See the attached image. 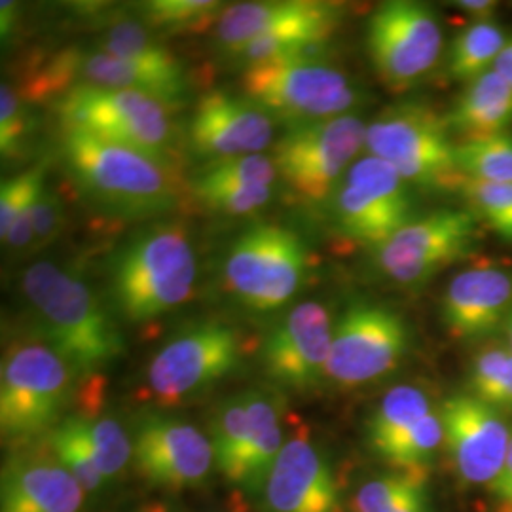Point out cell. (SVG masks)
Wrapping results in <instances>:
<instances>
[{"label":"cell","instance_id":"obj_7","mask_svg":"<svg viewBox=\"0 0 512 512\" xmlns=\"http://www.w3.org/2000/svg\"><path fill=\"white\" fill-rule=\"evenodd\" d=\"M167 110L169 107L160 99L147 93L92 86L71 88L55 103L63 129L133 148L164 164L173 147Z\"/></svg>","mask_w":512,"mask_h":512},{"label":"cell","instance_id":"obj_18","mask_svg":"<svg viewBox=\"0 0 512 512\" xmlns=\"http://www.w3.org/2000/svg\"><path fill=\"white\" fill-rule=\"evenodd\" d=\"M334 323L317 302L296 306L264 340L262 365L275 384L306 391L327 378Z\"/></svg>","mask_w":512,"mask_h":512},{"label":"cell","instance_id":"obj_33","mask_svg":"<svg viewBox=\"0 0 512 512\" xmlns=\"http://www.w3.org/2000/svg\"><path fill=\"white\" fill-rule=\"evenodd\" d=\"M220 14L222 4L213 0H152L143 6L148 27L167 33L200 31Z\"/></svg>","mask_w":512,"mask_h":512},{"label":"cell","instance_id":"obj_37","mask_svg":"<svg viewBox=\"0 0 512 512\" xmlns=\"http://www.w3.org/2000/svg\"><path fill=\"white\" fill-rule=\"evenodd\" d=\"M277 169L274 160L262 154L213 162L203 169L196 181L211 184H251L274 186Z\"/></svg>","mask_w":512,"mask_h":512},{"label":"cell","instance_id":"obj_29","mask_svg":"<svg viewBox=\"0 0 512 512\" xmlns=\"http://www.w3.org/2000/svg\"><path fill=\"white\" fill-rule=\"evenodd\" d=\"M507 37L495 19L473 21L452 40L448 52V73L459 82L471 84L494 71Z\"/></svg>","mask_w":512,"mask_h":512},{"label":"cell","instance_id":"obj_30","mask_svg":"<svg viewBox=\"0 0 512 512\" xmlns=\"http://www.w3.org/2000/svg\"><path fill=\"white\" fill-rule=\"evenodd\" d=\"M459 173L488 183L512 184V133L459 141Z\"/></svg>","mask_w":512,"mask_h":512},{"label":"cell","instance_id":"obj_1","mask_svg":"<svg viewBox=\"0 0 512 512\" xmlns=\"http://www.w3.org/2000/svg\"><path fill=\"white\" fill-rule=\"evenodd\" d=\"M23 291L38 327L76 374H95L124 353V336L80 277L37 262L23 275Z\"/></svg>","mask_w":512,"mask_h":512},{"label":"cell","instance_id":"obj_15","mask_svg":"<svg viewBox=\"0 0 512 512\" xmlns=\"http://www.w3.org/2000/svg\"><path fill=\"white\" fill-rule=\"evenodd\" d=\"M133 467L156 488L181 492L200 488L215 469L209 435L188 421L147 414L133 433Z\"/></svg>","mask_w":512,"mask_h":512},{"label":"cell","instance_id":"obj_14","mask_svg":"<svg viewBox=\"0 0 512 512\" xmlns=\"http://www.w3.org/2000/svg\"><path fill=\"white\" fill-rule=\"evenodd\" d=\"M478 217L471 209H440L412 219L376 255L385 274L401 285H421L473 251Z\"/></svg>","mask_w":512,"mask_h":512},{"label":"cell","instance_id":"obj_25","mask_svg":"<svg viewBox=\"0 0 512 512\" xmlns=\"http://www.w3.org/2000/svg\"><path fill=\"white\" fill-rule=\"evenodd\" d=\"M311 2L313 0H266L232 4L222 10L213 27V38L222 52L236 55L249 42L308 12Z\"/></svg>","mask_w":512,"mask_h":512},{"label":"cell","instance_id":"obj_3","mask_svg":"<svg viewBox=\"0 0 512 512\" xmlns=\"http://www.w3.org/2000/svg\"><path fill=\"white\" fill-rule=\"evenodd\" d=\"M196 283V255L181 222H156L124 243L110 264V293L133 323L181 306Z\"/></svg>","mask_w":512,"mask_h":512},{"label":"cell","instance_id":"obj_17","mask_svg":"<svg viewBox=\"0 0 512 512\" xmlns=\"http://www.w3.org/2000/svg\"><path fill=\"white\" fill-rule=\"evenodd\" d=\"M48 448L86 494L103 492L133 461V440L110 416L73 414L48 433Z\"/></svg>","mask_w":512,"mask_h":512},{"label":"cell","instance_id":"obj_42","mask_svg":"<svg viewBox=\"0 0 512 512\" xmlns=\"http://www.w3.org/2000/svg\"><path fill=\"white\" fill-rule=\"evenodd\" d=\"M494 71L512 88V35L511 38H507L501 54L497 57Z\"/></svg>","mask_w":512,"mask_h":512},{"label":"cell","instance_id":"obj_13","mask_svg":"<svg viewBox=\"0 0 512 512\" xmlns=\"http://www.w3.org/2000/svg\"><path fill=\"white\" fill-rule=\"evenodd\" d=\"M408 346L410 332L399 313L357 302L334 323L327 378L340 387L378 382L399 366Z\"/></svg>","mask_w":512,"mask_h":512},{"label":"cell","instance_id":"obj_9","mask_svg":"<svg viewBox=\"0 0 512 512\" xmlns=\"http://www.w3.org/2000/svg\"><path fill=\"white\" fill-rule=\"evenodd\" d=\"M304 272L306 247L302 239L277 224L247 230L232 245L224 264L230 291L247 308L258 311L285 306L300 289Z\"/></svg>","mask_w":512,"mask_h":512},{"label":"cell","instance_id":"obj_47","mask_svg":"<svg viewBox=\"0 0 512 512\" xmlns=\"http://www.w3.org/2000/svg\"><path fill=\"white\" fill-rule=\"evenodd\" d=\"M228 512H249V511H241V509H232V511H228Z\"/></svg>","mask_w":512,"mask_h":512},{"label":"cell","instance_id":"obj_32","mask_svg":"<svg viewBox=\"0 0 512 512\" xmlns=\"http://www.w3.org/2000/svg\"><path fill=\"white\" fill-rule=\"evenodd\" d=\"M97 50L116 55V57L131 59V61L154 63V65H169L179 61L160 44V40L150 35L147 27L135 21H116L114 25H110L103 35H99Z\"/></svg>","mask_w":512,"mask_h":512},{"label":"cell","instance_id":"obj_28","mask_svg":"<svg viewBox=\"0 0 512 512\" xmlns=\"http://www.w3.org/2000/svg\"><path fill=\"white\" fill-rule=\"evenodd\" d=\"M44 167L35 165L2 183L0 188V236L12 249H33V209L44 184Z\"/></svg>","mask_w":512,"mask_h":512},{"label":"cell","instance_id":"obj_45","mask_svg":"<svg viewBox=\"0 0 512 512\" xmlns=\"http://www.w3.org/2000/svg\"><path fill=\"white\" fill-rule=\"evenodd\" d=\"M497 512H512V497L509 501H505V503L497 505Z\"/></svg>","mask_w":512,"mask_h":512},{"label":"cell","instance_id":"obj_31","mask_svg":"<svg viewBox=\"0 0 512 512\" xmlns=\"http://www.w3.org/2000/svg\"><path fill=\"white\" fill-rule=\"evenodd\" d=\"M471 395L499 412H512V351L482 349L471 365Z\"/></svg>","mask_w":512,"mask_h":512},{"label":"cell","instance_id":"obj_8","mask_svg":"<svg viewBox=\"0 0 512 512\" xmlns=\"http://www.w3.org/2000/svg\"><path fill=\"white\" fill-rule=\"evenodd\" d=\"M365 122L353 112L287 129L274 147L277 175L302 200L334 198L355 156L365 147Z\"/></svg>","mask_w":512,"mask_h":512},{"label":"cell","instance_id":"obj_11","mask_svg":"<svg viewBox=\"0 0 512 512\" xmlns=\"http://www.w3.org/2000/svg\"><path fill=\"white\" fill-rule=\"evenodd\" d=\"M332 215L344 238L378 251L412 220L408 183L393 165L368 154L349 167L332 198Z\"/></svg>","mask_w":512,"mask_h":512},{"label":"cell","instance_id":"obj_6","mask_svg":"<svg viewBox=\"0 0 512 512\" xmlns=\"http://www.w3.org/2000/svg\"><path fill=\"white\" fill-rule=\"evenodd\" d=\"M456 145L446 114L423 103L389 107L366 128L372 156L393 165L406 183L431 190H458Z\"/></svg>","mask_w":512,"mask_h":512},{"label":"cell","instance_id":"obj_27","mask_svg":"<svg viewBox=\"0 0 512 512\" xmlns=\"http://www.w3.org/2000/svg\"><path fill=\"white\" fill-rule=\"evenodd\" d=\"M429 469H393L351 497V512H431Z\"/></svg>","mask_w":512,"mask_h":512},{"label":"cell","instance_id":"obj_44","mask_svg":"<svg viewBox=\"0 0 512 512\" xmlns=\"http://www.w3.org/2000/svg\"><path fill=\"white\" fill-rule=\"evenodd\" d=\"M133 512H171V509L164 505V503H158V501H152V503H147V505H143V507H139L137 511Z\"/></svg>","mask_w":512,"mask_h":512},{"label":"cell","instance_id":"obj_26","mask_svg":"<svg viewBox=\"0 0 512 512\" xmlns=\"http://www.w3.org/2000/svg\"><path fill=\"white\" fill-rule=\"evenodd\" d=\"M435 408L416 385H397L374 408L366 421V440L370 450L385 459L391 450Z\"/></svg>","mask_w":512,"mask_h":512},{"label":"cell","instance_id":"obj_34","mask_svg":"<svg viewBox=\"0 0 512 512\" xmlns=\"http://www.w3.org/2000/svg\"><path fill=\"white\" fill-rule=\"evenodd\" d=\"M458 190L478 220L486 222L499 238L512 243V184L461 177Z\"/></svg>","mask_w":512,"mask_h":512},{"label":"cell","instance_id":"obj_35","mask_svg":"<svg viewBox=\"0 0 512 512\" xmlns=\"http://www.w3.org/2000/svg\"><path fill=\"white\" fill-rule=\"evenodd\" d=\"M442 444V420L439 410H433L391 450V454L384 461L393 469H429Z\"/></svg>","mask_w":512,"mask_h":512},{"label":"cell","instance_id":"obj_21","mask_svg":"<svg viewBox=\"0 0 512 512\" xmlns=\"http://www.w3.org/2000/svg\"><path fill=\"white\" fill-rule=\"evenodd\" d=\"M258 495L264 512H342L329 459L304 437L287 440Z\"/></svg>","mask_w":512,"mask_h":512},{"label":"cell","instance_id":"obj_16","mask_svg":"<svg viewBox=\"0 0 512 512\" xmlns=\"http://www.w3.org/2000/svg\"><path fill=\"white\" fill-rule=\"evenodd\" d=\"M40 88L44 92H69L76 86L107 90H133L160 99L169 109L179 105L186 95L183 65H154L131 61L105 52H61L42 71Z\"/></svg>","mask_w":512,"mask_h":512},{"label":"cell","instance_id":"obj_46","mask_svg":"<svg viewBox=\"0 0 512 512\" xmlns=\"http://www.w3.org/2000/svg\"><path fill=\"white\" fill-rule=\"evenodd\" d=\"M509 340H511V351H512V313L509 317Z\"/></svg>","mask_w":512,"mask_h":512},{"label":"cell","instance_id":"obj_23","mask_svg":"<svg viewBox=\"0 0 512 512\" xmlns=\"http://www.w3.org/2000/svg\"><path fill=\"white\" fill-rule=\"evenodd\" d=\"M86 490L52 454L6 461L0 512H84Z\"/></svg>","mask_w":512,"mask_h":512},{"label":"cell","instance_id":"obj_41","mask_svg":"<svg viewBox=\"0 0 512 512\" xmlns=\"http://www.w3.org/2000/svg\"><path fill=\"white\" fill-rule=\"evenodd\" d=\"M456 6H459V10H463L465 14L473 16L475 21L494 19L495 8H497V4L490 0H461Z\"/></svg>","mask_w":512,"mask_h":512},{"label":"cell","instance_id":"obj_40","mask_svg":"<svg viewBox=\"0 0 512 512\" xmlns=\"http://www.w3.org/2000/svg\"><path fill=\"white\" fill-rule=\"evenodd\" d=\"M488 490H490V494L497 501V505L509 501L512 497V440L509 452L505 456V461H503L497 476L490 482Z\"/></svg>","mask_w":512,"mask_h":512},{"label":"cell","instance_id":"obj_5","mask_svg":"<svg viewBox=\"0 0 512 512\" xmlns=\"http://www.w3.org/2000/svg\"><path fill=\"white\" fill-rule=\"evenodd\" d=\"M74 370L46 342H19L0 368L2 437L27 442L48 435L69 406Z\"/></svg>","mask_w":512,"mask_h":512},{"label":"cell","instance_id":"obj_19","mask_svg":"<svg viewBox=\"0 0 512 512\" xmlns=\"http://www.w3.org/2000/svg\"><path fill=\"white\" fill-rule=\"evenodd\" d=\"M444 446L467 484L490 486L511 446V429L501 412L480 399L454 395L439 410Z\"/></svg>","mask_w":512,"mask_h":512},{"label":"cell","instance_id":"obj_39","mask_svg":"<svg viewBox=\"0 0 512 512\" xmlns=\"http://www.w3.org/2000/svg\"><path fill=\"white\" fill-rule=\"evenodd\" d=\"M65 209L59 194L44 186L33 209V249L50 245L63 230Z\"/></svg>","mask_w":512,"mask_h":512},{"label":"cell","instance_id":"obj_24","mask_svg":"<svg viewBox=\"0 0 512 512\" xmlns=\"http://www.w3.org/2000/svg\"><path fill=\"white\" fill-rule=\"evenodd\" d=\"M452 135L461 141L509 133L512 126V88L495 71L467 84L446 114Z\"/></svg>","mask_w":512,"mask_h":512},{"label":"cell","instance_id":"obj_43","mask_svg":"<svg viewBox=\"0 0 512 512\" xmlns=\"http://www.w3.org/2000/svg\"><path fill=\"white\" fill-rule=\"evenodd\" d=\"M0 33L2 38L8 37L16 25V14H18V4L16 2H2L0 4Z\"/></svg>","mask_w":512,"mask_h":512},{"label":"cell","instance_id":"obj_12","mask_svg":"<svg viewBox=\"0 0 512 512\" xmlns=\"http://www.w3.org/2000/svg\"><path fill=\"white\" fill-rule=\"evenodd\" d=\"M366 46L374 71L385 86L403 92L429 73L439 59V18L427 4L389 0L368 19Z\"/></svg>","mask_w":512,"mask_h":512},{"label":"cell","instance_id":"obj_4","mask_svg":"<svg viewBox=\"0 0 512 512\" xmlns=\"http://www.w3.org/2000/svg\"><path fill=\"white\" fill-rule=\"evenodd\" d=\"M241 86L249 101L291 128L344 116L359 101L346 74L304 54L247 67Z\"/></svg>","mask_w":512,"mask_h":512},{"label":"cell","instance_id":"obj_10","mask_svg":"<svg viewBox=\"0 0 512 512\" xmlns=\"http://www.w3.org/2000/svg\"><path fill=\"white\" fill-rule=\"evenodd\" d=\"M243 361L238 330L203 321L181 330L160 349L147 370L150 393L160 403H179L236 372Z\"/></svg>","mask_w":512,"mask_h":512},{"label":"cell","instance_id":"obj_36","mask_svg":"<svg viewBox=\"0 0 512 512\" xmlns=\"http://www.w3.org/2000/svg\"><path fill=\"white\" fill-rule=\"evenodd\" d=\"M194 194L203 207L224 215H249L272 200L274 186L211 184L194 181Z\"/></svg>","mask_w":512,"mask_h":512},{"label":"cell","instance_id":"obj_38","mask_svg":"<svg viewBox=\"0 0 512 512\" xmlns=\"http://www.w3.org/2000/svg\"><path fill=\"white\" fill-rule=\"evenodd\" d=\"M33 116L10 84L0 86V152L2 158H18L33 135Z\"/></svg>","mask_w":512,"mask_h":512},{"label":"cell","instance_id":"obj_20","mask_svg":"<svg viewBox=\"0 0 512 512\" xmlns=\"http://www.w3.org/2000/svg\"><path fill=\"white\" fill-rule=\"evenodd\" d=\"M272 139L274 120L247 97L232 93L203 95L188 124L190 148L215 162L260 154Z\"/></svg>","mask_w":512,"mask_h":512},{"label":"cell","instance_id":"obj_2","mask_svg":"<svg viewBox=\"0 0 512 512\" xmlns=\"http://www.w3.org/2000/svg\"><path fill=\"white\" fill-rule=\"evenodd\" d=\"M61 158L78 190L109 215L147 219L175 205L169 165L143 152L63 129Z\"/></svg>","mask_w":512,"mask_h":512},{"label":"cell","instance_id":"obj_22","mask_svg":"<svg viewBox=\"0 0 512 512\" xmlns=\"http://www.w3.org/2000/svg\"><path fill=\"white\" fill-rule=\"evenodd\" d=\"M512 313V275L478 266L456 275L442 296V321L461 340L482 338L509 321Z\"/></svg>","mask_w":512,"mask_h":512}]
</instances>
